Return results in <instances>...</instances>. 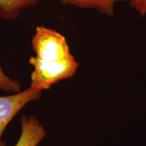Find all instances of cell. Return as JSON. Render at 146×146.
Masks as SVG:
<instances>
[{"instance_id":"cell-6","label":"cell","mask_w":146,"mask_h":146,"mask_svg":"<svg viewBox=\"0 0 146 146\" xmlns=\"http://www.w3.org/2000/svg\"><path fill=\"white\" fill-rule=\"evenodd\" d=\"M39 0H0V17L13 21L21 14V10L33 6Z\"/></svg>"},{"instance_id":"cell-4","label":"cell","mask_w":146,"mask_h":146,"mask_svg":"<svg viewBox=\"0 0 146 146\" xmlns=\"http://www.w3.org/2000/svg\"><path fill=\"white\" fill-rule=\"evenodd\" d=\"M44 126L33 116L21 118V133L15 146H37L46 136Z\"/></svg>"},{"instance_id":"cell-1","label":"cell","mask_w":146,"mask_h":146,"mask_svg":"<svg viewBox=\"0 0 146 146\" xmlns=\"http://www.w3.org/2000/svg\"><path fill=\"white\" fill-rule=\"evenodd\" d=\"M32 47L36 60L54 63L74 59L66 39L54 29L38 26L32 39Z\"/></svg>"},{"instance_id":"cell-2","label":"cell","mask_w":146,"mask_h":146,"mask_svg":"<svg viewBox=\"0 0 146 146\" xmlns=\"http://www.w3.org/2000/svg\"><path fill=\"white\" fill-rule=\"evenodd\" d=\"M29 63L33 67L31 75L30 87L41 92L50 89L58 81L72 76L78 66L75 58L54 63H45L33 56L29 59Z\"/></svg>"},{"instance_id":"cell-3","label":"cell","mask_w":146,"mask_h":146,"mask_svg":"<svg viewBox=\"0 0 146 146\" xmlns=\"http://www.w3.org/2000/svg\"><path fill=\"white\" fill-rule=\"evenodd\" d=\"M41 94V91L29 87L10 96H0V146H5L2 135L9 123L29 102L39 99Z\"/></svg>"},{"instance_id":"cell-8","label":"cell","mask_w":146,"mask_h":146,"mask_svg":"<svg viewBox=\"0 0 146 146\" xmlns=\"http://www.w3.org/2000/svg\"><path fill=\"white\" fill-rule=\"evenodd\" d=\"M129 5L141 16L146 14V0H129Z\"/></svg>"},{"instance_id":"cell-7","label":"cell","mask_w":146,"mask_h":146,"mask_svg":"<svg viewBox=\"0 0 146 146\" xmlns=\"http://www.w3.org/2000/svg\"><path fill=\"white\" fill-rule=\"evenodd\" d=\"M21 83L11 78L0 65V90L5 92H13L14 94L21 91Z\"/></svg>"},{"instance_id":"cell-5","label":"cell","mask_w":146,"mask_h":146,"mask_svg":"<svg viewBox=\"0 0 146 146\" xmlns=\"http://www.w3.org/2000/svg\"><path fill=\"white\" fill-rule=\"evenodd\" d=\"M123 0H60L64 5H72L80 8L95 9L102 14L112 16L116 3Z\"/></svg>"}]
</instances>
